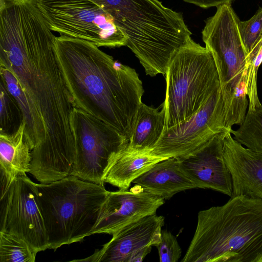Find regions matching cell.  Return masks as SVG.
I'll list each match as a JSON object with an SVG mask.
<instances>
[{"mask_svg": "<svg viewBox=\"0 0 262 262\" xmlns=\"http://www.w3.org/2000/svg\"><path fill=\"white\" fill-rule=\"evenodd\" d=\"M164 199L137 185L130 190L110 191L101 208L92 235H113L125 226L155 214L164 203Z\"/></svg>", "mask_w": 262, "mask_h": 262, "instance_id": "12", "label": "cell"}, {"mask_svg": "<svg viewBox=\"0 0 262 262\" xmlns=\"http://www.w3.org/2000/svg\"><path fill=\"white\" fill-rule=\"evenodd\" d=\"M226 130L216 134L192 152L177 158L181 169L196 188L211 189L232 197V176L223 155Z\"/></svg>", "mask_w": 262, "mask_h": 262, "instance_id": "13", "label": "cell"}, {"mask_svg": "<svg viewBox=\"0 0 262 262\" xmlns=\"http://www.w3.org/2000/svg\"><path fill=\"white\" fill-rule=\"evenodd\" d=\"M156 247L160 262H177L182 254L177 238L168 231L162 230L160 241Z\"/></svg>", "mask_w": 262, "mask_h": 262, "instance_id": "25", "label": "cell"}, {"mask_svg": "<svg viewBox=\"0 0 262 262\" xmlns=\"http://www.w3.org/2000/svg\"><path fill=\"white\" fill-rule=\"evenodd\" d=\"M151 246H146L134 253L129 258L128 262H141L150 252Z\"/></svg>", "mask_w": 262, "mask_h": 262, "instance_id": "27", "label": "cell"}, {"mask_svg": "<svg viewBox=\"0 0 262 262\" xmlns=\"http://www.w3.org/2000/svg\"><path fill=\"white\" fill-rule=\"evenodd\" d=\"M1 81L16 101L22 113L25 125L24 138L30 149L37 147L42 140V134L35 114L15 75L9 69L0 66Z\"/></svg>", "mask_w": 262, "mask_h": 262, "instance_id": "20", "label": "cell"}, {"mask_svg": "<svg viewBox=\"0 0 262 262\" xmlns=\"http://www.w3.org/2000/svg\"><path fill=\"white\" fill-rule=\"evenodd\" d=\"M202 31L205 47L217 69L225 110L226 127L244 121L249 105L246 94L247 53L239 30L240 19L230 4L216 7Z\"/></svg>", "mask_w": 262, "mask_h": 262, "instance_id": "6", "label": "cell"}, {"mask_svg": "<svg viewBox=\"0 0 262 262\" xmlns=\"http://www.w3.org/2000/svg\"><path fill=\"white\" fill-rule=\"evenodd\" d=\"M90 1L112 16L147 75H165L172 58L192 39L182 14L159 0Z\"/></svg>", "mask_w": 262, "mask_h": 262, "instance_id": "4", "label": "cell"}, {"mask_svg": "<svg viewBox=\"0 0 262 262\" xmlns=\"http://www.w3.org/2000/svg\"><path fill=\"white\" fill-rule=\"evenodd\" d=\"M37 253L23 239L0 231L1 262H34Z\"/></svg>", "mask_w": 262, "mask_h": 262, "instance_id": "22", "label": "cell"}, {"mask_svg": "<svg viewBox=\"0 0 262 262\" xmlns=\"http://www.w3.org/2000/svg\"><path fill=\"white\" fill-rule=\"evenodd\" d=\"M183 262H262V200L237 195L198 213Z\"/></svg>", "mask_w": 262, "mask_h": 262, "instance_id": "3", "label": "cell"}, {"mask_svg": "<svg viewBox=\"0 0 262 262\" xmlns=\"http://www.w3.org/2000/svg\"><path fill=\"white\" fill-rule=\"evenodd\" d=\"M52 31L36 8L14 10L0 18V66L17 78L42 136L31 151V172L49 179L69 176L75 158L71 123L75 106L56 57Z\"/></svg>", "mask_w": 262, "mask_h": 262, "instance_id": "1", "label": "cell"}, {"mask_svg": "<svg viewBox=\"0 0 262 262\" xmlns=\"http://www.w3.org/2000/svg\"><path fill=\"white\" fill-rule=\"evenodd\" d=\"M165 75L164 128L188 120L221 88L211 53L192 39L177 52Z\"/></svg>", "mask_w": 262, "mask_h": 262, "instance_id": "7", "label": "cell"}, {"mask_svg": "<svg viewBox=\"0 0 262 262\" xmlns=\"http://www.w3.org/2000/svg\"><path fill=\"white\" fill-rule=\"evenodd\" d=\"M165 112L142 102L136 116L128 147L137 150H150L160 138L165 127Z\"/></svg>", "mask_w": 262, "mask_h": 262, "instance_id": "19", "label": "cell"}, {"mask_svg": "<svg viewBox=\"0 0 262 262\" xmlns=\"http://www.w3.org/2000/svg\"><path fill=\"white\" fill-rule=\"evenodd\" d=\"M24 129L22 122L14 133H0L1 198L17 177L30 171L32 150L25 140Z\"/></svg>", "mask_w": 262, "mask_h": 262, "instance_id": "17", "label": "cell"}, {"mask_svg": "<svg viewBox=\"0 0 262 262\" xmlns=\"http://www.w3.org/2000/svg\"><path fill=\"white\" fill-rule=\"evenodd\" d=\"M230 132L245 147L262 153V104L248 109L239 127L236 130L231 129Z\"/></svg>", "mask_w": 262, "mask_h": 262, "instance_id": "21", "label": "cell"}, {"mask_svg": "<svg viewBox=\"0 0 262 262\" xmlns=\"http://www.w3.org/2000/svg\"><path fill=\"white\" fill-rule=\"evenodd\" d=\"M0 133L15 132L23 122L21 110L4 83L0 82Z\"/></svg>", "mask_w": 262, "mask_h": 262, "instance_id": "23", "label": "cell"}, {"mask_svg": "<svg viewBox=\"0 0 262 262\" xmlns=\"http://www.w3.org/2000/svg\"><path fill=\"white\" fill-rule=\"evenodd\" d=\"M223 155L232 176V196L262 200V153L245 147L227 130L223 139Z\"/></svg>", "mask_w": 262, "mask_h": 262, "instance_id": "15", "label": "cell"}, {"mask_svg": "<svg viewBox=\"0 0 262 262\" xmlns=\"http://www.w3.org/2000/svg\"><path fill=\"white\" fill-rule=\"evenodd\" d=\"M164 217L156 214L145 216L123 227L112 239L90 256L72 261L128 262L130 256L146 246L160 241Z\"/></svg>", "mask_w": 262, "mask_h": 262, "instance_id": "14", "label": "cell"}, {"mask_svg": "<svg viewBox=\"0 0 262 262\" xmlns=\"http://www.w3.org/2000/svg\"><path fill=\"white\" fill-rule=\"evenodd\" d=\"M226 130L221 88L188 120L164 128L151 152L157 156L180 158L192 152L216 134Z\"/></svg>", "mask_w": 262, "mask_h": 262, "instance_id": "10", "label": "cell"}, {"mask_svg": "<svg viewBox=\"0 0 262 262\" xmlns=\"http://www.w3.org/2000/svg\"><path fill=\"white\" fill-rule=\"evenodd\" d=\"M203 8L217 7L224 4H231L234 0H183Z\"/></svg>", "mask_w": 262, "mask_h": 262, "instance_id": "26", "label": "cell"}, {"mask_svg": "<svg viewBox=\"0 0 262 262\" xmlns=\"http://www.w3.org/2000/svg\"><path fill=\"white\" fill-rule=\"evenodd\" d=\"M239 30L248 55L262 35V8L249 19L240 20Z\"/></svg>", "mask_w": 262, "mask_h": 262, "instance_id": "24", "label": "cell"}, {"mask_svg": "<svg viewBox=\"0 0 262 262\" xmlns=\"http://www.w3.org/2000/svg\"><path fill=\"white\" fill-rule=\"evenodd\" d=\"M49 248L80 242L92 235L110 191L104 185L72 175L48 184H37Z\"/></svg>", "mask_w": 262, "mask_h": 262, "instance_id": "5", "label": "cell"}, {"mask_svg": "<svg viewBox=\"0 0 262 262\" xmlns=\"http://www.w3.org/2000/svg\"><path fill=\"white\" fill-rule=\"evenodd\" d=\"M150 150H137L128 147L116 157L104 179L119 189L127 190L133 181L155 164L169 158L153 154Z\"/></svg>", "mask_w": 262, "mask_h": 262, "instance_id": "18", "label": "cell"}, {"mask_svg": "<svg viewBox=\"0 0 262 262\" xmlns=\"http://www.w3.org/2000/svg\"><path fill=\"white\" fill-rule=\"evenodd\" d=\"M1 231L25 240L38 252L49 248L36 183L27 175L17 177L5 194Z\"/></svg>", "mask_w": 262, "mask_h": 262, "instance_id": "11", "label": "cell"}, {"mask_svg": "<svg viewBox=\"0 0 262 262\" xmlns=\"http://www.w3.org/2000/svg\"><path fill=\"white\" fill-rule=\"evenodd\" d=\"M54 48L75 106L129 139L144 93L135 70L83 39L61 35Z\"/></svg>", "mask_w": 262, "mask_h": 262, "instance_id": "2", "label": "cell"}, {"mask_svg": "<svg viewBox=\"0 0 262 262\" xmlns=\"http://www.w3.org/2000/svg\"><path fill=\"white\" fill-rule=\"evenodd\" d=\"M133 183L164 199L180 191L196 188L181 169L179 159L174 157L155 164Z\"/></svg>", "mask_w": 262, "mask_h": 262, "instance_id": "16", "label": "cell"}, {"mask_svg": "<svg viewBox=\"0 0 262 262\" xmlns=\"http://www.w3.org/2000/svg\"><path fill=\"white\" fill-rule=\"evenodd\" d=\"M71 123L75 158L70 175L104 185L111 165L128 146L129 139L104 122L76 107Z\"/></svg>", "mask_w": 262, "mask_h": 262, "instance_id": "8", "label": "cell"}, {"mask_svg": "<svg viewBox=\"0 0 262 262\" xmlns=\"http://www.w3.org/2000/svg\"><path fill=\"white\" fill-rule=\"evenodd\" d=\"M52 31L98 47L126 46L127 37L112 16L90 0H38Z\"/></svg>", "mask_w": 262, "mask_h": 262, "instance_id": "9", "label": "cell"}]
</instances>
